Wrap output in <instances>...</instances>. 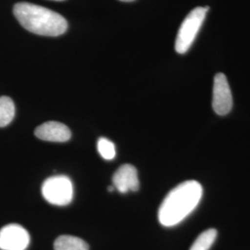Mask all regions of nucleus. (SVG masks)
Instances as JSON below:
<instances>
[{"label": "nucleus", "instance_id": "nucleus-1", "mask_svg": "<svg viewBox=\"0 0 250 250\" xmlns=\"http://www.w3.org/2000/svg\"><path fill=\"white\" fill-rule=\"evenodd\" d=\"M202 194L201 185L194 180L186 181L173 188L159 208L158 216L161 225L171 227L184 221L199 204Z\"/></svg>", "mask_w": 250, "mask_h": 250}, {"label": "nucleus", "instance_id": "nucleus-2", "mask_svg": "<svg viewBox=\"0 0 250 250\" xmlns=\"http://www.w3.org/2000/svg\"><path fill=\"white\" fill-rule=\"evenodd\" d=\"M14 16L27 31L45 36H59L68 29L66 19L45 7L21 2L13 7Z\"/></svg>", "mask_w": 250, "mask_h": 250}, {"label": "nucleus", "instance_id": "nucleus-3", "mask_svg": "<svg viewBox=\"0 0 250 250\" xmlns=\"http://www.w3.org/2000/svg\"><path fill=\"white\" fill-rule=\"evenodd\" d=\"M208 11V7H197L190 11L183 21L175 40V50L177 53H187L193 45Z\"/></svg>", "mask_w": 250, "mask_h": 250}, {"label": "nucleus", "instance_id": "nucleus-4", "mask_svg": "<svg viewBox=\"0 0 250 250\" xmlns=\"http://www.w3.org/2000/svg\"><path fill=\"white\" fill-rule=\"evenodd\" d=\"M42 195L49 204H70L73 197V186L71 179L65 175H55L46 179L42 186Z\"/></svg>", "mask_w": 250, "mask_h": 250}, {"label": "nucleus", "instance_id": "nucleus-5", "mask_svg": "<svg viewBox=\"0 0 250 250\" xmlns=\"http://www.w3.org/2000/svg\"><path fill=\"white\" fill-rule=\"evenodd\" d=\"M29 244V232L20 224H8L0 230L1 250H25Z\"/></svg>", "mask_w": 250, "mask_h": 250}, {"label": "nucleus", "instance_id": "nucleus-6", "mask_svg": "<svg viewBox=\"0 0 250 250\" xmlns=\"http://www.w3.org/2000/svg\"><path fill=\"white\" fill-rule=\"evenodd\" d=\"M212 107L218 115H227L232 107V96L228 80L224 73H217L213 83Z\"/></svg>", "mask_w": 250, "mask_h": 250}, {"label": "nucleus", "instance_id": "nucleus-7", "mask_svg": "<svg viewBox=\"0 0 250 250\" xmlns=\"http://www.w3.org/2000/svg\"><path fill=\"white\" fill-rule=\"evenodd\" d=\"M112 183L114 188L120 193L125 194L129 191H137L139 189L137 170L131 164L122 165L113 174Z\"/></svg>", "mask_w": 250, "mask_h": 250}, {"label": "nucleus", "instance_id": "nucleus-8", "mask_svg": "<svg viewBox=\"0 0 250 250\" xmlns=\"http://www.w3.org/2000/svg\"><path fill=\"white\" fill-rule=\"evenodd\" d=\"M36 137L48 142H67L72 137L71 130L67 125L58 122H47L39 125L35 131Z\"/></svg>", "mask_w": 250, "mask_h": 250}, {"label": "nucleus", "instance_id": "nucleus-9", "mask_svg": "<svg viewBox=\"0 0 250 250\" xmlns=\"http://www.w3.org/2000/svg\"><path fill=\"white\" fill-rule=\"evenodd\" d=\"M55 250H89V246L79 237L61 235L54 242Z\"/></svg>", "mask_w": 250, "mask_h": 250}, {"label": "nucleus", "instance_id": "nucleus-10", "mask_svg": "<svg viewBox=\"0 0 250 250\" xmlns=\"http://www.w3.org/2000/svg\"><path fill=\"white\" fill-rule=\"evenodd\" d=\"M15 116V105L9 97L0 98V127L9 125Z\"/></svg>", "mask_w": 250, "mask_h": 250}, {"label": "nucleus", "instance_id": "nucleus-11", "mask_svg": "<svg viewBox=\"0 0 250 250\" xmlns=\"http://www.w3.org/2000/svg\"><path fill=\"white\" fill-rule=\"evenodd\" d=\"M217 237V231L215 229H208L201 232L193 245L190 250H208L213 245Z\"/></svg>", "mask_w": 250, "mask_h": 250}, {"label": "nucleus", "instance_id": "nucleus-12", "mask_svg": "<svg viewBox=\"0 0 250 250\" xmlns=\"http://www.w3.org/2000/svg\"><path fill=\"white\" fill-rule=\"evenodd\" d=\"M98 151L99 155L107 161H111L116 156L115 145L105 137L99 138L98 141Z\"/></svg>", "mask_w": 250, "mask_h": 250}, {"label": "nucleus", "instance_id": "nucleus-13", "mask_svg": "<svg viewBox=\"0 0 250 250\" xmlns=\"http://www.w3.org/2000/svg\"><path fill=\"white\" fill-rule=\"evenodd\" d=\"M120 1H123V2H133L134 0H120Z\"/></svg>", "mask_w": 250, "mask_h": 250}, {"label": "nucleus", "instance_id": "nucleus-14", "mask_svg": "<svg viewBox=\"0 0 250 250\" xmlns=\"http://www.w3.org/2000/svg\"><path fill=\"white\" fill-rule=\"evenodd\" d=\"M53 1H63V0H53Z\"/></svg>", "mask_w": 250, "mask_h": 250}]
</instances>
